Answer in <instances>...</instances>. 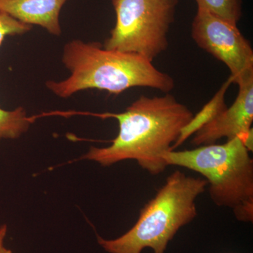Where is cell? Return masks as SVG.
Segmentation results:
<instances>
[{"mask_svg":"<svg viewBox=\"0 0 253 253\" xmlns=\"http://www.w3.org/2000/svg\"><path fill=\"white\" fill-rule=\"evenodd\" d=\"M62 62L71 72L69 77L46 83L61 98L87 89L118 95L133 87H148L167 94L174 87V79L152 61L139 55L105 49L96 42H69L63 48Z\"/></svg>","mask_w":253,"mask_h":253,"instance_id":"2","label":"cell"},{"mask_svg":"<svg viewBox=\"0 0 253 253\" xmlns=\"http://www.w3.org/2000/svg\"><path fill=\"white\" fill-rule=\"evenodd\" d=\"M163 158L168 166L187 168L204 176L216 206L231 208L240 221L253 222V160L241 135L223 144L168 151Z\"/></svg>","mask_w":253,"mask_h":253,"instance_id":"4","label":"cell"},{"mask_svg":"<svg viewBox=\"0 0 253 253\" xmlns=\"http://www.w3.org/2000/svg\"><path fill=\"white\" fill-rule=\"evenodd\" d=\"M95 116L117 120L119 131L111 146L91 147L83 158L102 166L134 160L143 169L158 175L168 167L163 155L170 151L194 113L167 93L154 97L141 95L124 112Z\"/></svg>","mask_w":253,"mask_h":253,"instance_id":"1","label":"cell"},{"mask_svg":"<svg viewBox=\"0 0 253 253\" xmlns=\"http://www.w3.org/2000/svg\"><path fill=\"white\" fill-rule=\"evenodd\" d=\"M6 253H12V252H11V250H9V251H8V252Z\"/></svg>","mask_w":253,"mask_h":253,"instance_id":"14","label":"cell"},{"mask_svg":"<svg viewBox=\"0 0 253 253\" xmlns=\"http://www.w3.org/2000/svg\"><path fill=\"white\" fill-rule=\"evenodd\" d=\"M68 0H0V11L26 23L41 26L53 36L61 34L60 13Z\"/></svg>","mask_w":253,"mask_h":253,"instance_id":"8","label":"cell"},{"mask_svg":"<svg viewBox=\"0 0 253 253\" xmlns=\"http://www.w3.org/2000/svg\"><path fill=\"white\" fill-rule=\"evenodd\" d=\"M237 25L197 9L191 37L200 48L224 63L233 83L239 84L253 78V50Z\"/></svg>","mask_w":253,"mask_h":253,"instance_id":"6","label":"cell"},{"mask_svg":"<svg viewBox=\"0 0 253 253\" xmlns=\"http://www.w3.org/2000/svg\"><path fill=\"white\" fill-rule=\"evenodd\" d=\"M208 185L205 178L174 171L141 210L131 229L114 240L97 235L98 243L109 253H141L146 248L164 253L179 229L197 216L196 199Z\"/></svg>","mask_w":253,"mask_h":253,"instance_id":"3","label":"cell"},{"mask_svg":"<svg viewBox=\"0 0 253 253\" xmlns=\"http://www.w3.org/2000/svg\"><path fill=\"white\" fill-rule=\"evenodd\" d=\"M233 82L230 78L227 80L221 86L215 96L201 109L196 116H193L190 122L181 130L180 135L177 140L174 142L171 147L170 151H174L180 146L189 137L199 130L205 125L207 124L217 115L226 109L224 96L229 86Z\"/></svg>","mask_w":253,"mask_h":253,"instance_id":"9","label":"cell"},{"mask_svg":"<svg viewBox=\"0 0 253 253\" xmlns=\"http://www.w3.org/2000/svg\"><path fill=\"white\" fill-rule=\"evenodd\" d=\"M116 23L105 41L116 50L154 61L168 49L178 0H111Z\"/></svg>","mask_w":253,"mask_h":253,"instance_id":"5","label":"cell"},{"mask_svg":"<svg viewBox=\"0 0 253 253\" xmlns=\"http://www.w3.org/2000/svg\"><path fill=\"white\" fill-rule=\"evenodd\" d=\"M7 234V226L6 224L0 226V253H6L9 249H6L4 246L5 237Z\"/></svg>","mask_w":253,"mask_h":253,"instance_id":"13","label":"cell"},{"mask_svg":"<svg viewBox=\"0 0 253 253\" xmlns=\"http://www.w3.org/2000/svg\"><path fill=\"white\" fill-rule=\"evenodd\" d=\"M198 9L238 24L242 17V0H195Z\"/></svg>","mask_w":253,"mask_h":253,"instance_id":"11","label":"cell"},{"mask_svg":"<svg viewBox=\"0 0 253 253\" xmlns=\"http://www.w3.org/2000/svg\"><path fill=\"white\" fill-rule=\"evenodd\" d=\"M32 29L31 25L21 22L0 11V46L7 36H21Z\"/></svg>","mask_w":253,"mask_h":253,"instance_id":"12","label":"cell"},{"mask_svg":"<svg viewBox=\"0 0 253 253\" xmlns=\"http://www.w3.org/2000/svg\"><path fill=\"white\" fill-rule=\"evenodd\" d=\"M238 85L234 104L195 133L191 141L195 146L216 144L221 138L229 140L253 130V78Z\"/></svg>","mask_w":253,"mask_h":253,"instance_id":"7","label":"cell"},{"mask_svg":"<svg viewBox=\"0 0 253 253\" xmlns=\"http://www.w3.org/2000/svg\"><path fill=\"white\" fill-rule=\"evenodd\" d=\"M33 119L28 117L23 107H18L14 111H6L0 108V141L17 139L29 129Z\"/></svg>","mask_w":253,"mask_h":253,"instance_id":"10","label":"cell"}]
</instances>
